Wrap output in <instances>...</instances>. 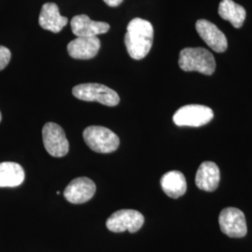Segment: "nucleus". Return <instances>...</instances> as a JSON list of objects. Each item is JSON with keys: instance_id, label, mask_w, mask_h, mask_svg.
<instances>
[{"instance_id": "4468645a", "label": "nucleus", "mask_w": 252, "mask_h": 252, "mask_svg": "<svg viewBox=\"0 0 252 252\" xmlns=\"http://www.w3.org/2000/svg\"><path fill=\"white\" fill-rule=\"evenodd\" d=\"M220 173L215 162H204L199 166L195 177V184L199 189L213 191L219 187Z\"/></svg>"}, {"instance_id": "6e6552de", "label": "nucleus", "mask_w": 252, "mask_h": 252, "mask_svg": "<svg viewBox=\"0 0 252 252\" xmlns=\"http://www.w3.org/2000/svg\"><path fill=\"white\" fill-rule=\"evenodd\" d=\"M219 222L223 234L233 238L244 237L247 232V222L243 212L234 207H227L221 210Z\"/></svg>"}, {"instance_id": "7ed1b4c3", "label": "nucleus", "mask_w": 252, "mask_h": 252, "mask_svg": "<svg viewBox=\"0 0 252 252\" xmlns=\"http://www.w3.org/2000/svg\"><path fill=\"white\" fill-rule=\"evenodd\" d=\"M83 138L91 150L95 153H113L120 145L118 135L103 126L87 127L83 132Z\"/></svg>"}, {"instance_id": "ddd939ff", "label": "nucleus", "mask_w": 252, "mask_h": 252, "mask_svg": "<svg viewBox=\"0 0 252 252\" xmlns=\"http://www.w3.org/2000/svg\"><path fill=\"white\" fill-rule=\"evenodd\" d=\"M67 22L68 19L60 14L59 8L56 4L46 3L42 6L38 23L43 29L54 33H59L66 26Z\"/></svg>"}, {"instance_id": "423d86ee", "label": "nucleus", "mask_w": 252, "mask_h": 252, "mask_svg": "<svg viewBox=\"0 0 252 252\" xmlns=\"http://www.w3.org/2000/svg\"><path fill=\"white\" fill-rule=\"evenodd\" d=\"M144 216L134 209H122L113 213L107 220V228L113 233L137 232L144 224Z\"/></svg>"}, {"instance_id": "9b49d317", "label": "nucleus", "mask_w": 252, "mask_h": 252, "mask_svg": "<svg viewBox=\"0 0 252 252\" xmlns=\"http://www.w3.org/2000/svg\"><path fill=\"white\" fill-rule=\"evenodd\" d=\"M109 27L107 23L93 21L85 14L77 15L71 20L73 34L78 37H92L105 34Z\"/></svg>"}, {"instance_id": "aec40b11", "label": "nucleus", "mask_w": 252, "mask_h": 252, "mask_svg": "<svg viewBox=\"0 0 252 252\" xmlns=\"http://www.w3.org/2000/svg\"><path fill=\"white\" fill-rule=\"evenodd\" d=\"M1 119H2V116H1V112H0V122H1Z\"/></svg>"}, {"instance_id": "dca6fc26", "label": "nucleus", "mask_w": 252, "mask_h": 252, "mask_svg": "<svg viewBox=\"0 0 252 252\" xmlns=\"http://www.w3.org/2000/svg\"><path fill=\"white\" fill-rule=\"evenodd\" d=\"M25 170L16 162H0V187H17L25 180Z\"/></svg>"}, {"instance_id": "39448f33", "label": "nucleus", "mask_w": 252, "mask_h": 252, "mask_svg": "<svg viewBox=\"0 0 252 252\" xmlns=\"http://www.w3.org/2000/svg\"><path fill=\"white\" fill-rule=\"evenodd\" d=\"M214 117L213 110L202 105H187L176 111L173 122L178 126L200 127L208 124Z\"/></svg>"}, {"instance_id": "f03ea898", "label": "nucleus", "mask_w": 252, "mask_h": 252, "mask_svg": "<svg viewBox=\"0 0 252 252\" xmlns=\"http://www.w3.org/2000/svg\"><path fill=\"white\" fill-rule=\"evenodd\" d=\"M179 64L183 71H197L207 76L212 75L216 69L213 54L204 48L183 49L180 52Z\"/></svg>"}, {"instance_id": "f3484780", "label": "nucleus", "mask_w": 252, "mask_h": 252, "mask_svg": "<svg viewBox=\"0 0 252 252\" xmlns=\"http://www.w3.org/2000/svg\"><path fill=\"white\" fill-rule=\"evenodd\" d=\"M219 14L235 28L242 27L247 16L246 9L233 0H222L219 6Z\"/></svg>"}, {"instance_id": "9d476101", "label": "nucleus", "mask_w": 252, "mask_h": 252, "mask_svg": "<svg viewBox=\"0 0 252 252\" xmlns=\"http://www.w3.org/2000/svg\"><path fill=\"white\" fill-rule=\"evenodd\" d=\"M95 184L88 178L73 180L63 191V196L72 204H83L94 197Z\"/></svg>"}, {"instance_id": "20e7f679", "label": "nucleus", "mask_w": 252, "mask_h": 252, "mask_svg": "<svg viewBox=\"0 0 252 252\" xmlns=\"http://www.w3.org/2000/svg\"><path fill=\"white\" fill-rule=\"evenodd\" d=\"M73 95L83 101H96L101 104L115 107L120 103V96L117 93L108 86L99 83H83L73 88Z\"/></svg>"}, {"instance_id": "6ab92c4d", "label": "nucleus", "mask_w": 252, "mask_h": 252, "mask_svg": "<svg viewBox=\"0 0 252 252\" xmlns=\"http://www.w3.org/2000/svg\"><path fill=\"white\" fill-rule=\"evenodd\" d=\"M109 7H118L123 3L124 0H103Z\"/></svg>"}, {"instance_id": "f8f14e48", "label": "nucleus", "mask_w": 252, "mask_h": 252, "mask_svg": "<svg viewBox=\"0 0 252 252\" xmlns=\"http://www.w3.org/2000/svg\"><path fill=\"white\" fill-rule=\"evenodd\" d=\"M101 43L97 36L77 37L67 45L68 54L74 59L89 60L99 52Z\"/></svg>"}, {"instance_id": "2eb2a0df", "label": "nucleus", "mask_w": 252, "mask_h": 252, "mask_svg": "<svg viewBox=\"0 0 252 252\" xmlns=\"http://www.w3.org/2000/svg\"><path fill=\"white\" fill-rule=\"evenodd\" d=\"M161 186L165 194L174 199L184 195L187 190L186 179L180 171L165 173L161 179Z\"/></svg>"}, {"instance_id": "0eeeda50", "label": "nucleus", "mask_w": 252, "mask_h": 252, "mask_svg": "<svg viewBox=\"0 0 252 252\" xmlns=\"http://www.w3.org/2000/svg\"><path fill=\"white\" fill-rule=\"evenodd\" d=\"M46 151L54 157H63L69 151V143L63 128L54 123H47L42 129Z\"/></svg>"}, {"instance_id": "a211bd4d", "label": "nucleus", "mask_w": 252, "mask_h": 252, "mask_svg": "<svg viewBox=\"0 0 252 252\" xmlns=\"http://www.w3.org/2000/svg\"><path fill=\"white\" fill-rule=\"evenodd\" d=\"M11 58V53L8 48L0 46V71L3 70L9 63Z\"/></svg>"}, {"instance_id": "f257e3e1", "label": "nucleus", "mask_w": 252, "mask_h": 252, "mask_svg": "<svg viewBox=\"0 0 252 252\" xmlns=\"http://www.w3.org/2000/svg\"><path fill=\"white\" fill-rule=\"evenodd\" d=\"M153 25L144 19H133L127 26L125 43L128 54L135 60L145 58L153 43Z\"/></svg>"}, {"instance_id": "1a4fd4ad", "label": "nucleus", "mask_w": 252, "mask_h": 252, "mask_svg": "<svg viewBox=\"0 0 252 252\" xmlns=\"http://www.w3.org/2000/svg\"><path fill=\"white\" fill-rule=\"evenodd\" d=\"M196 30L200 37L216 53H224L228 47L225 35L217 26L207 20H199L196 22Z\"/></svg>"}]
</instances>
